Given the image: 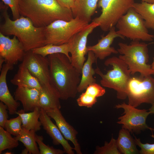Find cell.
<instances>
[{
	"instance_id": "9a60e30c",
	"label": "cell",
	"mask_w": 154,
	"mask_h": 154,
	"mask_svg": "<svg viewBox=\"0 0 154 154\" xmlns=\"http://www.w3.org/2000/svg\"><path fill=\"white\" fill-rule=\"evenodd\" d=\"M101 38L98 40V43L93 45L87 46V50L92 51L96 58L103 60L112 54L118 53L117 50L111 46L114 39L119 37L124 39V38L120 35L116 31L114 26L109 30L106 36H101Z\"/></svg>"
},
{
	"instance_id": "7a4b0ae2",
	"label": "cell",
	"mask_w": 154,
	"mask_h": 154,
	"mask_svg": "<svg viewBox=\"0 0 154 154\" xmlns=\"http://www.w3.org/2000/svg\"><path fill=\"white\" fill-rule=\"evenodd\" d=\"M21 16L27 17L37 27H44L58 20L74 18L71 9L60 5L57 0H19Z\"/></svg>"
},
{
	"instance_id": "4dcf8cb0",
	"label": "cell",
	"mask_w": 154,
	"mask_h": 154,
	"mask_svg": "<svg viewBox=\"0 0 154 154\" xmlns=\"http://www.w3.org/2000/svg\"><path fill=\"white\" fill-rule=\"evenodd\" d=\"M22 121L19 115L15 118L7 119L6 121L4 128L12 135L15 137L18 135L22 129Z\"/></svg>"
},
{
	"instance_id": "8fae6325",
	"label": "cell",
	"mask_w": 154,
	"mask_h": 154,
	"mask_svg": "<svg viewBox=\"0 0 154 154\" xmlns=\"http://www.w3.org/2000/svg\"><path fill=\"white\" fill-rule=\"evenodd\" d=\"M99 24L92 22L83 29L75 35L68 43L69 45L70 60L72 65L81 73L88 54L87 43L89 35L98 27Z\"/></svg>"
},
{
	"instance_id": "603a6c76",
	"label": "cell",
	"mask_w": 154,
	"mask_h": 154,
	"mask_svg": "<svg viewBox=\"0 0 154 154\" xmlns=\"http://www.w3.org/2000/svg\"><path fill=\"white\" fill-rule=\"evenodd\" d=\"M98 0H76L71 10L74 17H78L88 23L95 13Z\"/></svg>"
},
{
	"instance_id": "d4e9b609",
	"label": "cell",
	"mask_w": 154,
	"mask_h": 154,
	"mask_svg": "<svg viewBox=\"0 0 154 154\" xmlns=\"http://www.w3.org/2000/svg\"><path fill=\"white\" fill-rule=\"evenodd\" d=\"M40 109L37 107L33 111L25 113L23 109L17 111L16 114L20 116L22 121V128L27 130H40L42 125L39 120Z\"/></svg>"
},
{
	"instance_id": "f546056e",
	"label": "cell",
	"mask_w": 154,
	"mask_h": 154,
	"mask_svg": "<svg viewBox=\"0 0 154 154\" xmlns=\"http://www.w3.org/2000/svg\"><path fill=\"white\" fill-rule=\"evenodd\" d=\"M94 154H121L117 147L116 140L112 136L109 142H105L103 146H96Z\"/></svg>"
},
{
	"instance_id": "ab89813d",
	"label": "cell",
	"mask_w": 154,
	"mask_h": 154,
	"mask_svg": "<svg viewBox=\"0 0 154 154\" xmlns=\"http://www.w3.org/2000/svg\"><path fill=\"white\" fill-rule=\"evenodd\" d=\"M153 58V62L152 64H151V68L153 70V71L154 72V58ZM153 75L154 76V74Z\"/></svg>"
},
{
	"instance_id": "52a82bcc",
	"label": "cell",
	"mask_w": 154,
	"mask_h": 154,
	"mask_svg": "<svg viewBox=\"0 0 154 154\" xmlns=\"http://www.w3.org/2000/svg\"><path fill=\"white\" fill-rule=\"evenodd\" d=\"M116 25L118 34L132 41H151L154 38V35L149 33L143 19L133 7L119 19Z\"/></svg>"
},
{
	"instance_id": "60d3db41",
	"label": "cell",
	"mask_w": 154,
	"mask_h": 154,
	"mask_svg": "<svg viewBox=\"0 0 154 154\" xmlns=\"http://www.w3.org/2000/svg\"><path fill=\"white\" fill-rule=\"evenodd\" d=\"M152 131H154V128H152Z\"/></svg>"
},
{
	"instance_id": "836d02e7",
	"label": "cell",
	"mask_w": 154,
	"mask_h": 154,
	"mask_svg": "<svg viewBox=\"0 0 154 154\" xmlns=\"http://www.w3.org/2000/svg\"><path fill=\"white\" fill-rule=\"evenodd\" d=\"M3 2L10 8L12 12L13 19L19 18L21 15L19 11V0H2Z\"/></svg>"
},
{
	"instance_id": "6da1fadb",
	"label": "cell",
	"mask_w": 154,
	"mask_h": 154,
	"mask_svg": "<svg viewBox=\"0 0 154 154\" xmlns=\"http://www.w3.org/2000/svg\"><path fill=\"white\" fill-rule=\"evenodd\" d=\"M50 80L58 92L60 99L66 100L76 97L81 74L65 54L56 53L47 56Z\"/></svg>"
},
{
	"instance_id": "4fadbf2b",
	"label": "cell",
	"mask_w": 154,
	"mask_h": 154,
	"mask_svg": "<svg viewBox=\"0 0 154 154\" xmlns=\"http://www.w3.org/2000/svg\"><path fill=\"white\" fill-rule=\"evenodd\" d=\"M26 53L23 44L15 36L10 38L0 32V57L5 63L13 67L23 61Z\"/></svg>"
},
{
	"instance_id": "74e56055",
	"label": "cell",
	"mask_w": 154,
	"mask_h": 154,
	"mask_svg": "<svg viewBox=\"0 0 154 154\" xmlns=\"http://www.w3.org/2000/svg\"><path fill=\"white\" fill-rule=\"evenodd\" d=\"M28 153H29V151L26 148L22 151L21 154H27Z\"/></svg>"
},
{
	"instance_id": "30bf717a",
	"label": "cell",
	"mask_w": 154,
	"mask_h": 154,
	"mask_svg": "<svg viewBox=\"0 0 154 154\" xmlns=\"http://www.w3.org/2000/svg\"><path fill=\"white\" fill-rule=\"evenodd\" d=\"M117 109L122 108L123 115L118 118L117 123L122 125V127L128 130L130 133H139L141 131L152 128L147 124L146 120L150 113L148 110L139 109L129 104L123 102L115 105Z\"/></svg>"
},
{
	"instance_id": "9c48e42d",
	"label": "cell",
	"mask_w": 154,
	"mask_h": 154,
	"mask_svg": "<svg viewBox=\"0 0 154 154\" xmlns=\"http://www.w3.org/2000/svg\"><path fill=\"white\" fill-rule=\"evenodd\" d=\"M128 104L137 108L154 102V78L151 75L131 77L127 88Z\"/></svg>"
},
{
	"instance_id": "5bb4252c",
	"label": "cell",
	"mask_w": 154,
	"mask_h": 154,
	"mask_svg": "<svg viewBox=\"0 0 154 154\" xmlns=\"http://www.w3.org/2000/svg\"><path fill=\"white\" fill-rule=\"evenodd\" d=\"M45 111L48 115L54 120L64 137L72 143L74 150L76 153L82 154L81 147L76 137L78 132L66 121L60 110L56 109Z\"/></svg>"
},
{
	"instance_id": "8992f818",
	"label": "cell",
	"mask_w": 154,
	"mask_h": 154,
	"mask_svg": "<svg viewBox=\"0 0 154 154\" xmlns=\"http://www.w3.org/2000/svg\"><path fill=\"white\" fill-rule=\"evenodd\" d=\"M89 24L78 17L69 21L56 20L44 27L45 45H60L67 43L75 35Z\"/></svg>"
},
{
	"instance_id": "f35d334b",
	"label": "cell",
	"mask_w": 154,
	"mask_h": 154,
	"mask_svg": "<svg viewBox=\"0 0 154 154\" xmlns=\"http://www.w3.org/2000/svg\"><path fill=\"white\" fill-rule=\"evenodd\" d=\"M142 2H146L149 3H154V0H141Z\"/></svg>"
},
{
	"instance_id": "1f68e13d",
	"label": "cell",
	"mask_w": 154,
	"mask_h": 154,
	"mask_svg": "<svg viewBox=\"0 0 154 154\" xmlns=\"http://www.w3.org/2000/svg\"><path fill=\"white\" fill-rule=\"evenodd\" d=\"M36 137L40 154H63L65 153L64 150L55 148L52 146L45 144L43 142V138L42 136L36 134Z\"/></svg>"
},
{
	"instance_id": "ba28073f",
	"label": "cell",
	"mask_w": 154,
	"mask_h": 154,
	"mask_svg": "<svg viewBox=\"0 0 154 154\" xmlns=\"http://www.w3.org/2000/svg\"><path fill=\"white\" fill-rule=\"evenodd\" d=\"M134 3V0H99L98 6L101 8V13L92 22L99 24L102 31H109Z\"/></svg>"
},
{
	"instance_id": "e575fe53",
	"label": "cell",
	"mask_w": 154,
	"mask_h": 154,
	"mask_svg": "<svg viewBox=\"0 0 154 154\" xmlns=\"http://www.w3.org/2000/svg\"><path fill=\"white\" fill-rule=\"evenodd\" d=\"M7 106L3 102H0V126L4 128L5 124L8 117Z\"/></svg>"
},
{
	"instance_id": "7c38bea8",
	"label": "cell",
	"mask_w": 154,
	"mask_h": 154,
	"mask_svg": "<svg viewBox=\"0 0 154 154\" xmlns=\"http://www.w3.org/2000/svg\"><path fill=\"white\" fill-rule=\"evenodd\" d=\"M24 59L28 70L38 80L41 88H49L54 86L50 78L47 56L43 57L31 50L26 52Z\"/></svg>"
},
{
	"instance_id": "e0dca14e",
	"label": "cell",
	"mask_w": 154,
	"mask_h": 154,
	"mask_svg": "<svg viewBox=\"0 0 154 154\" xmlns=\"http://www.w3.org/2000/svg\"><path fill=\"white\" fill-rule=\"evenodd\" d=\"M13 67L5 63L1 70L0 75V100L7 106L9 114H16L20 103L14 98L10 93L6 82V76L8 71Z\"/></svg>"
},
{
	"instance_id": "d6a6232c",
	"label": "cell",
	"mask_w": 154,
	"mask_h": 154,
	"mask_svg": "<svg viewBox=\"0 0 154 154\" xmlns=\"http://www.w3.org/2000/svg\"><path fill=\"white\" fill-rule=\"evenodd\" d=\"M151 136L154 138V135L152 134ZM134 141L136 145L139 147L141 149L139 153L141 154H154V143H142L139 138L134 136Z\"/></svg>"
},
{
	"instance_id": "ffe728a7",
	"label": "cell",
	"mask_w": 154,
	"mask_h": 154,
	"mask_svg": "<svg viewBox=\"0 0 154 154\" xmlns=\"http://www.w3.org/2000/svg\"><path fill=\"white\" fill-rule=\"evenodd\" d=\"M60 99L59 93L54 87L41 88L40 90L38 107L45 111L56 109L60 110Z\"/></svg>"
},
{
	"instance_id": "44dd1931",
	"label": "cell",
	"mask_w": 154,
	"mask_h": 154,
	"mask_svg": "<svg viewBox=\"0 0 154 154\" xmlns=\"http://www.w3.org/2000/svg\"><path fill=\"white\" fill-rule=\"evenodd\" d=\"M87 54V58L82 69L81 79L78 87V92H83L89 85L96 83V81L93 77L96 73L92 65L96 62L97 58L91 51H88Z\"/></svg>"
},
{
	"instance_id": "5b68a950",
	"label": "cell",
	"mask_w": 154,
	"mask_h": 154,
	"mask_svg": "<svg viewBox=\"0 0 154 154\" xmlns=\"http://www.w3.org/2000/svg\"><path fill=\"white\" fill-rule=\"evenodd\" d=\"M117 49L119 57L127 65L131 75L139 73L145 76L154 75L151 65L147 64L149 55L148 44L139 41H132L129 44L119 42Z\"/></svg>"
},
{
	"instance_id": "2e32d148",
	"label": "cell",
	"mask_w": 154,
	"mask_h": 154,
	"mask_svg": "<svg viewBox=\"0 0 154 154\" xmlns=\"http://www.w3.org/2000/svg\"><path fill=\"white\" fill-rule=\"evenodd\" d=\"M39 120L44 129L52 139L54 144L61 145L65 153L67 154H74V147L71 146L57 126L52 121L45 110L42 109H40Z\"/></svg>"
},
{
	"instance_id": "277c9868",
	"label": "cell",
	"mask_w": 154,
	"mask_h": 154,
	"mask_svg": "<svg viewBox=\"0 0 154 154\" xmlns=\"http://www.w3.org/2000/svg\"><path fill=\"white\" fill-rule=\"evenodd\" d=\"M106 66H112V69L104 74L97 66L95 73L101 77L100 83L104 87L113 89L117 92V98L123 100L127 98V88L131 77V72L127 64L119 57L113 56L104 62Z\"/></svg>"
},
{
	"instance_id": "f1b7e54d",
	"label": "cell",
	"mask_w": 154,
	"mask_h": 154,
	"mask_svg": "<svg viewBox=\"0 0 154 154\" xmlns=\"http://www.w3.org/2000/svg\"><path fill=\"white\" fill-rule=\"evenodd\" d=\"M11 135L0 126V154L5 149H12L19 145V141Z\"/></svg>"
},
{
	"instance_id": "3957f363",
	"label": "cell",
	"mask_w": 154,
	"mask_h": 154,
	"mask_svg": "<svg viewBox=\"0 0 154 154\" xmlns=\"http://www.w3.org/2000/svg\"><path fill=\"white\" fill-rule=\"evenodd\" d=\"M0 2V11L5 22L0 26V32L4 35L15 36L22 43L26 52L45 45L44 27L35 26L28 18L21 16L12 20L9 18V7Z\"/></svg>"
},
{
	"instance_id": "b9f144b4",
	"label": "cell",
	"mask_w": 154,
	"mask_h": 154,
	"mask_svg": "<svg viewBox=\"0 0 154 154\" xmlns=\"http://www.w3.org/2000/svg\"><path fill=\"white\" fill-rule=\"evenodd\" d=\"M74 0V1H75V0Z\"/></svg>"
},
{
	"instance_id": "7402d4cb",
	"label": "cell",
	"mask_w": 154,
	"mask_h": 154,
	"mask_svg": "<svg viewBox=\"0 0 154 154\" xmlns=\"http://www.w3.org/2000/svg\"><path fill=\"white\" fill-rule=\"evenodd\" d=\"M105 89L100 84L96 83L89 85L84 92H83L77 99L78 106L91 108L97 102V98L103 96Z\"/></svg>"
},
{
	"instance_id": "484cf974",
	"label": "cell",
	"mask_w": 154,
	"mask_h": 154,
	"mask_svg": "<svg viewBox=\"0 0 154 154\" xmlns=\"http://www.w3.org/2000/svg\"><path fill=\"white\" fill-rule=\"evenodd\" d=\"M132 7L143 19L146 27L154 30V3H135Z\"/></svg>"
},
{
	"instance_id": "d6986e66",
	"label": "cell",
	"mask_w": 154,
	"mask_h": 154,
	"mask_svg": "<svg viewBox=\"0 0 154 154\" xmlns=\"http://www.w3.org/2000/svg\"><path fill=\"white\" fill-rule=\"evenodd\" d=\"M10 82L17 87L35 88L39 90L42 87L38 80L28 70L24 59L19 65L17 73L11 79Z\"/></svg>"
},
{
	"instance_id": "ac0fdd59",
	"label": "cell",
	"mask_w": 154,
	"mask_h": 154,
	"mask_svg": "<svg viewBox=\"0 0 154 154\" xmlns=\"http://www.w3.org/2000/svg\"><path fill=\"white\" fill-rule=\"evenodd\" d=\"M40 90L35 88L17 87L14 93V98L22 103L26 112L33 111L38 107Z\"/></svg>"
},
{
	"instance_id": "4316f807",
	"label": "cell",
	"mask_w": 154,
	"mask_h": 154,
	"mask_svg": "<svg viewBox=\"0 0 154 154\" xmlns=\"http://www.w3.org/2000/svg\"><path fill=\"white\" fill-rule=\"evenodd\" d=\"M36 132L33 130H28L22 128L19 134L15 138L22 142L30 154H40L36 142Z\"/></svg>"
},
{
	"instance_id": "cb8c5ba5",
	"label": "cell",
	"mask_w": 154,
	"mask_h": 154,
	"mask_svg": "<svg viewBox=\"0 0 154 154\" xmlns=\"http://www.w3.org/2000/svg\"><path fill=\"white\" fill-rule=\"evenodd\" d=\"M128 130L122 127L119 131L116 140L117 147L121 154H139L134 139Z\"/></svg>"
},
{
	"instance_id": "83f0119b",
	"label": "cell",
	"mask_w": 154,
	"mask_h": 154,
	"mask_svg": "<svg viewBox=\"0 0 154 154\" xmlns=\"http://www.w3.org/2000/svg\"><path fill=\"white\" fill-rule=\"evenodd\" d=\"M32 50L34 53L43 57H46L49 55L54 54L62 53L66 55L70 60V56L69 55V46L68 43L60 45L47 44Z\"/></svg>"
},
{
	"instance_id": "8d00e7d4",
	"label": "cell",
	"mask_w": 154,
	"mask_h": 154,
	"mask_svg": "<svg viewBox=\"0 0 154 154\" xmlns=\"http://www.w3.org/2000/svg\"><path fill=\"white\" fill-rule=\"evenodd\" d=\"M151 106L149 109V111L150 114H154V102L151 104Z\"/></svg>"
},
{
	"instance_id": "d590c367",
	"label": "cell",
	"mask_w": 154,
	"mask_h": 154,
	"mask_svg": "<svg viewBox=\"0 0 154 154\" xmlns=\"http://www.w3.org/2000/svg\"><path fill=\"white\" fill-rule=\"evenodd\" d=\"M59 3L62 7L72 9L74 6V0H57Z\"/></svg>"
}]
</instances>
